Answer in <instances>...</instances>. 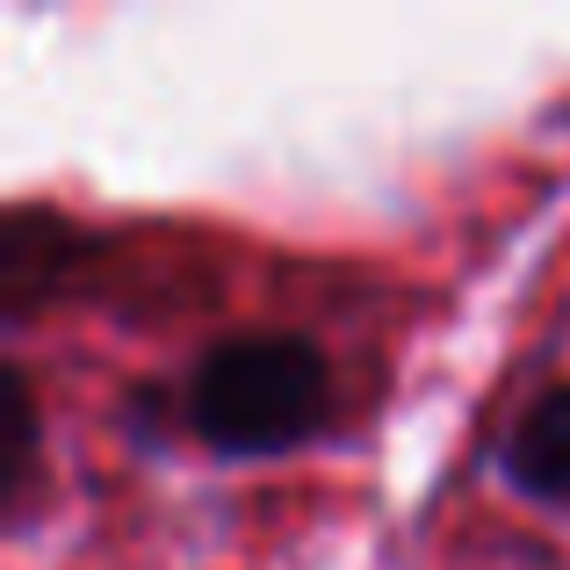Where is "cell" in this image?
Masks as SVG:
<instances>
[{"label": "cell", "instance_id": "obj_2", "mask_svg": "<svg viewBox=\"0 0 570 570\" xmlns=\"http://www.w3.org/2000/svg\"><path fill=\"white\" fill-rule=\"evenodd\" d=\"M499 470L520 499L549 505V513H570V383L520 404V419L499 441Z\"/></svg>", "mask_w": 570, "mask_h": 570}, {"label": "cell", "instance_id": "obj_1", "mask_svg": "<svg viewBox=\"0 0 570 570\" xmlns=\"http://www.w3.org/2000/svg\"><path fill=\"white\" fill-rule=\"evenodd\" d=\"M181 419L224 462L289 455L333 419V362L304 333H232L188 368Z\"/></svg>", "mask_w": 570, "mask_h": 570}, {"label": "cell", "instance_id": "obj_3", "mask_svg": "<svg viewBox=\"0 0 570 570\" xmlns=\"http://www.w3.org/2000/svg\"><path fill=\"white\" fill-rule=\"evenodd\" d=\"M0 390H8V491H0V505L8 513H22V499H29V484H37V390H29L22 368H0Z\"/></svg>", "mask_w": 570, "mask_h": 570}]
</instances>
